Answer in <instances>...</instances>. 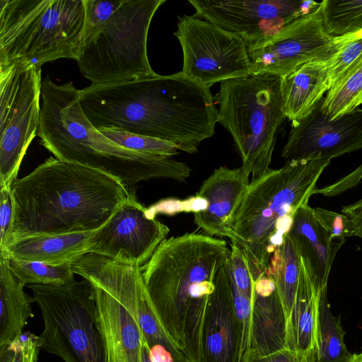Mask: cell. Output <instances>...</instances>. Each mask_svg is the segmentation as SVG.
<instances>
[{
  "label": "cell",
  "instance_id": "cell-1",
  "mask_svg": "<svg viewBox=\"0 0 362 362\" xmlns=\"http://www.w3.org/2000/svg\"><path fill=\"white\" fill-rule=\"evenodd\" d=\"M81 107L97 129L116 128L169 142L189 153L214 134L218 110L210 89L187 76L143 77L78 90Z\"/></svg>",
  "mask_w": 362,
  "mask_h": 362
},
{
  "label": "cell",
  "instance_id": "cell-2",
  "mask_svg": "<svg viewBox=\"0 0 362 362\" xmlns=\"http://www.w3.org/2000/svg\"><path fill=\"white\" fill-rule=\"evenodd\" d=\"M11 190L13 220L0 249L30 236L97 230L134 193L107 174L52 156Z\"/></svg>",
  "mask_w": 362,
  "mask_h": 362
},
{
  "label": "cell",
  "instance_id": "cell-3",
  "mask_svg": "<svg viewBox=\"0 0 362 362\" xmlns=\"http://www.w3.org/2000/svg\"><path fill=\"white\" fill-rule=\"evenodd\" d=\"M226 242L188 233L164 240L141 267L148 296L168 335L187 362H202V337Z\"/></svg>",
  "mask_w": 362,
  "mask_h": 362
},
{
  "label": "cell",
  "instance_id": "cell-4",
  "mask_svg": "<svg viewBox=\"0 0 362 362\" xmlns=\"http://www.w3.org/2000/svg\"><path fill=\"white\" fill-rule=\"evenodd\" d=\"M41 98L37 135L56 158L101 171L131 189L152 178L183 182L190 176L183 162L129 150L104 136L84 114L78 89L71 83L57 84L47 76Z\"/></svg>",
  "mask_w": 362,
  "mask_h": 362
},
{
  "label": "cell",
  "instance_id": "cell-5",
  "mask_svg": "<svg viewBox=\"0 0 362 362\" xmlns=\"http://www.w3.org/2000/svg\"><path fill=\"white\" fill-rule=\"evenodd\" d=\"M330 162L323 158L291 160L252 180L233 218L228 238L245 251L255 282L265 274L295 214L308 204Z\"/></svg>",
  "mask_w": 362,
  "mask_h": 362
},
{
  "label": "cell",
  "instance_id": "cell-6",
  "mask_svg": "<svg viewBox=\"0 0 362 362\" xmlns=\"http://www.w3.org/2000/svg\"><path fill=\"white\" fill-rule=\"evenodd\" d=\"M84 25L83 0H1L0 67L77 61Z\"/></svg>",
  "mask_w": 362,
  "mask_h": 362
},
{
  "label": "cell",
  "instance_id": "cell-7",
  "mask_svg": "<svg viewBox=\"0 0 362 362\" xmlns=\"http://www.w3.org/2000/svg\"><path fill=\"white\" fill-rule=\"evenodd\" d=\"M282 76L267 72L221 82L214 97L218 122L230 134L243 165L255 179L269 169L279 127L285 120Z\"/></svg>",
  "mask_w": 362,
  "mask_h": 362
},
{
  "label": "cell",
  "instance_id": "cell-8",
  "mask_svg": "<svg viewBox=\"0 0 362 362\" xmlns=\"http://www.w3.org/2000/svg\"><path fill=\"white\" fill-rule=\"evenodd\" d=\"M165 0H123L119 8L88 40L76 61L92 84L152 76L147 37L153 16Z\"/></svg>",
  "mask_w": 362,
  "mask_h": 362
},
{
  "label": "cell",
  "instance_id": "cell-9",
  "mask_svg": "<svg viewBox=\"0 0 362 362\" xmlns=\"http://www.w3.org/2000/svg\"><path fill=\"white\" fill-rule=\"evenodd\" d=\"M27 286L42 314L41 349L64 362H105L93 286L88 280Z\"/></svg>",
  "mask_w": 362,
  "mask_h": 362
},
{
  "label": "cell",
  "instance_id": "cell-10",
  "mask_svg": "<svg viewBox=\"0 0 362 362\" xmlns=\"http://www.w3.org/2000/svg\"><path fill=\"white\" fill-rule=\"evenodd\" d=\"M41 88V69L0 72V189L11 188L37 134Z\"/></svg>",
  "mask_w": 362,
  "mask_h": 362
},
{
  "label": "cell",
  "instance_id": "cell-11",
  "mask_svg": "<svg viewBox=\"0 0 362 362\" xmlns=\"http://www.w3.org/2000/svg\"><path fill=\"white\" fill-rule=\"evenodd\" d=\"M173 34L182 49V71L209 88L217 82L252 73L245 42L211 22L184 15L179 17Z\"/></svg>",
  "mask_w": 362,
  "mask_h": 362
},
{
  "label": "cell",
  "instance_id": "cell-12",
  "mask_svg": "<svg viewBox=\"0 0 362 362\" xmlns=\"http://www.w3.org/2000/svg\"><path fill=\"white\" fill-rule=\"evenodd\" d=\"M194 16L241 37L247 48L262 45L321 2L288 0H189Z\"/></svg>",
  "mask_w": 362,
  "mask_h": 362
},
{
  "label": "cell",
  "instance_id": "cell-13",
  "mask_svg": "<svg viewBox=\"0 0 362 362\" xmlns=\"http://www.w3.org/2000/svg\"><path fill=\"white\" fill-rule=\"evenodd\" d=\"M168 233V227L150 215L133 193L96 231L88 252L141 267Z\"/></svg>",
  "mask_w": 362,
  "mask_h": 362
},
{
  "label": "cell",
  "instance_id": "cell-14",
  "mask_svg": "<svg viewBox=\"0 0 362 362\" xmlns=\"http://www.w3.org/2000/svg\"><path fill=\"white\" fill-rule=\"evenodd\" d=\"M334 37L325 30L320 6L266 42L247 48L252 73L284 76L305 63L329 57Z\"/></svg>",
  "mask_w": 362,
  "mask_h": 362
},
{
  "label": "cell",
  "instance_id": "cell-15",
  "mask_svg": "<svg viewBox=\"0 0 362 362\" xmlns=\"http://www.w3.org/2000/svg\"><path fill=\"white\" fill-rule=\"evenodd\" d=\"M322 99L304 117L291 122L281 156L286 162L332 158L362 148V108L330 119L321 110Z\"/></svg>",
  "mask_w": 362,
  "mask_h": 362
},
{
  "label": "cell",
  "instance_id": "cell-16",
  "mask_svg": "<svg viewBox=\"0 0 362 362\" xmlns=\"http://www.w3.org/2000/svg\"><path fill=\"white\" fill-rule=\"evenodd\" d=\"M228 255L217 269L202 337V362H240L242 334L233 308Z\"/></svg>",
  "mask_w": 362,
  "mask_h": 362
},
{
  "label": "cell",
  "instance_id": "cell-17",
  "mask_svg": "<svg viewBox=\"0 0 362 362\" xmlns=\"http://www.w3.org/2000/svg\"><path fill=\"white\" fill-rule=\"evenodd\" d=\"M249 175L243 166L214 170L197 193L206 199L207 206L194 213V223L209 235L228 238L233 218L250 185Z\"/></svg>",
  "mask_w": 362,
  "mask_h": 362
},
{
  "label": "cell",
  "instance_id": "cell-18",
  "mask_svg": "<svg viewBox=\"0 0 362 362\" xmlns=\"http://www.w3.org/2000/svg\"><path fill=\"white\" fill-rule=\"evenodd\" d=\"M93 286L105 362H143L146 341L137 320L112 296Z\"/></svg>",
  "mask_w": 362,
  "mask_h": 362
},
{
  "label": "cell",
  "instance_id": "cell-19",
  "mask_svg": "<svg viewBox=\"0 0 362 362\" xmlns=\"http://www.w3.org/2000/svg\"><path fill=\"white\" fill-rule=\"evenodd\" d=\"M287 235L295 245L315 286L320 291L327 288L334 259L344 243L333 237L315 208L308 204L297 211Z\"/></svg>",
  "mask_w": 362,
  "mask_h": 362
},
{
  "label": "cell",
  "instance_id": "cell-20",
  "mask_svg": "<svg viewBox=\"0 0 362 362\" xmlns=\"http://www.w3.org/2000/svg\"><path fill=\"white\" fill-rule=\"evenodd\" d=\"M286 347V320L274 280L264 274L255 282L250 348L262 356Z\"/></svg>",
  "mask_w": 362,
  "mask_h": 362
},
{
  "label": "cell",
  "instance_id": "cell-21",
  "mask_svg": "<svg viewBox=\"0 0 362 362\" xmlns=\"http://www.w3.org/2000/svg\"><path fill=\"white\" fill-rule=\"evenodd\" d=\"M97 230L26 237L0 249V253L21 261L51 265L72 264L88 252Z\"/></svg>",
  "mask_w": 362,
  "mask_h": 362
},
{
  "label": "cell",
  "instance_id": "cell-22",
  "mask_svg": "<svg viewBox=\"0 0 362 362\" xmlns=\"http://www.w3.org/2000/svg\"><path fill=\"white\" fill-rule=\"evenodd\" d=\"M322 291L315 286L300 258L297 292L286 325V347L304 354L317 355L319 306Z\"/></svg>",
  "mask_w": 362,
  "mask_h": 362
},
{
  "label": "cell",
  "instance_id": "cell-23",
  "mask_svg": "<svg viewBox=\"0 0 362 362\" xmlns=\"http://www.w3.org/2000/svg\"><path fill=\"white\" fill-rule=\"evenodd\" d=\"M328 90L325 58L305 63L282 76L281 93L286 117L291 122L300 120Z\"/></svg>",
  "mask_w": 362,
  "mask_h": 362
},
{
  "label": "cell",
  "instance_id": "cell-24",
  "mask_svg": "<svg viewBox=\"0 0 362 362\" xmlns=\"http://www.w3.org/2000/svg\"><path fill=\"white\" fill-rule=\"evenodd\" d=\"M11 271L8 258L0 253V346L8 344L24 331L33 316V297Z\"/></svg>",
  "mask_w": 362,
  "mask_h": 362
},
{
  "label": "cell",
  "instance_id": "cell-25",
  "mask_svg": "<svg viewBox=\"0 0 362 362\" xmlns=\"http://www.w3.org/2000/svg\"><path fill=\"white\" fill-rule=\"evenodd\" d=\"M300 271V256L286 234L283 243L272 254L265 274L275 284L284 310L286 325L289 320L297 292Z\"/></svg>",
  "mask_w": 362,
  "mask_h": 362
},
{
  "label": "cell",
  "instance_id": "cell-26",
  "mask_svg": "<svg viewBox=\"0 0 362 362\" xmlns=\"http://www.w3.org/2000/svg\"><path fill=\"white\" fill-rule=\"evenodd\" d=\"M344 335L340 317L332 312L326 288L319 306L317 362H351L353 354L346 348Z\"/></svg>",
  "mask_w": 362,
  "mask_h": 362
},
{
  "label": "cell",
  "instance_id": "cell-27",
  "mask_svg": "<svg viewBox=\"0 0 362 362\" xmlns=\"http://www.w3.org/2000/svg\"><path fill=\"white\" fill-rule=\"evenodd\" d=\"M362 104V56L322 98V111L330 119L338 118Z\"/></svg>",
  "mask_w": 362,
  "mask_h": 362
},
{
  "label": "cell",
  "instance_id": "cell-28",
  "mask_svg": "<svg viewBox=\"0 0 362 362\" xmlns=\"http://www.w3.org/2000/svg\"><path fill=\"white\" fill-rule=\"evenodd\" d=\"M325 31L340 37L362 30V1L325 0L320 5Z\"/></svg>",
  "mask_w": 362,
  "mask_h": 362
},
{
  "label": "cell",
  "instance_id": "cell-29",
  "mask_svg": "<svg viewBox=\"0 0 362 362\" xmlns=\"http://www.w3.org/2000/svg\"><path fill=\"white\" fill-rule=\"evenodd\" d=\"M8 266L15 276L24 286L64 285L74 279L75 274L71 264L51 265L8 258Z\"/></svg>",
  "mask_w": 362,
  "mask_h": 362
},
{
  "label": "cell",
  "instance_id": "cell-30",
  "mask_svg": "<svg viewBox=\"0 0 362 362\" xmlns=\"http://www.w3.org/2000/svg\"><path fill=\"white\" fill-rule=\"evenodd\" d=\"M104 136L116 144L141 153L172 157L178 153L175 145L155 138L129 133L116 128L98 129Z\"/></svg>",
  "mask_w": 362,
  "mask_h": 362
},
{
  "label": "cell",
  "instance_id": "cell-31",
  "mask_svg": "<svg viewBox=\"0 0 362 362\" xmlns=\"http://www.w3.org/2000/svg\"><path fill=\"white\" fill-rule=\"evenodd\" d=\"M362 56V37L337 48L325 58L329 90L354 66Z\"/></svg>",
  "mask_w": 362,
  "mask_h": 362
},
{
  "label": "cell",
  "instance_id": "cell-32",
  "mask_svg": "<svg viewBox=\"0 0 362 362\" xmlns=\"http://www.w3.org/2000/svg\"><path fill=\"white\" fill-rule=\"evenodd\" d=\"M40 349V337L23 332L12 342L0 346V362H37Z\"/></svg>",
  "mask_w": 362,
  "mask_h": 362
},
{
  "label": "cell",
  "instance_id": "cell-33",
  "mask_svg": "<svg viewBox=\"0 0 362 362\" xmlns=\"http://www.w3.org/2000/svg\"><path fill=\"white\" fill-rule=\"evenodd\" d=\"M228 264L230 277L238 288L252 301L254 298L255 280L244 249L232 243Z\"/></svg>",
  "mask_w": 362,
  "mask_h": 362
},
{
  "label": "cell",
  "instance_id": "cell-34",
  "mask_svg": "<svg viewBox=\"0 0 362 362\" xmlns=\"http://www.w3.org/2000/svg\"><path fill=\"white\" fill-rule=\"evenodd\" d=\"M123 0H83L85 25L83 42L90 39L119 8Z\"/></svg>",
  "mask_w": 362,
  "mask_h": 362
},
{
  "label": "cell",
  "instance_id": "cell-35",
  "mask_svg": "<svg viewBox=\"0 0 362 362\" xmlns=\"http://www.w3.org/2000/svg\"><path fill=\"white\" fill-rule=\"evenodd\" d=\"M230 271V270H229ZM233 308L242 334V356L250 348L252 301L235 286L231 277Z\"/></svg>",
  "mask_w": 362,
  "mask_h": 362
},
{
  "label": "cell",
  "instance_id": "cell-36",
  "mask_svg": "<svg viewBox=\"0 0 362 362\" xmlns=\"http://www.w3.org/2000/svg\"><path fill=\"white\" fill-rule=\"evenodd\" d=\"M315 211L335 239L344 243L347 238L353 236V226L346 215L320 207H315Z\"/></svg>",
  "mask_w": 362,
  "mask_h": 362
},
{
  "label": "cell",
  "instance_id": "cell-37",
  "mask_svg": "<svg viewBox=\"0 0 362 362\" xmlns=\"http://www.w3.org/2000/svg\"><path fill=\"white\" fill-rule=\"evenodd\" d=\"M240 362H317V355H307L286 347L262 356L249 348L242 356Z\"/></svg>",
  "mask_w": 362,
  "mask_h": 362
},
{
  "label": "cell",
  "instance_id": "cell-38",
  "mask_svg": "<svg viewBox=\"0 0 362 362\" xmlns=\"http://www.w3.org/2000/svg\"><path fill=\"white\" fill-rule=\"evenodd\" d=\"M361 180L362 163L333 183L317 188L315 194H321L328 197H337L356 187Z\"/></svg>",
  "mask_w": 362,
  "mask_h": 362
},
{
  "label": "cell",
  "instance_id": "cell-39",
  "mask_svg": "<svg viewBox=\"0 0 362 362\" xmlns=\"http://www.w3.org/2000/svg\"><path fill=\"white\" fill-rule=\"evenodd\" d=\"M0 248L10 235L14 214V204L11 189H0Z\"/></svg>",
  "mask_w": 362,
  "mask_h": 362
},
{
  "label": "cell",
  "instance_id": "cell-40",
  "mask_svg": "<svg viewBox=\"0 0 362 362\" xmlns=\"http://www.w3.org/2000/svg\"><path fill=\"white\" fill-rule=\"evenodd\" d=\"M341 213L346 215L351 222L354 229L353 236L362 238V198L343 206Z\"/></svg>",
  "mask_w": 362,
  "mask_h": 362
},
{
  "label": "cell",
  "instance_id": "cell-41",
  "mask_svg": "<svg viewBox=\"0 0 362 362\" xmlns=\"http://www.w3.org/2000/svg\"><path fill=\"white\" fill-rule=\"evenodd\" d=\"M361 37H362V30L353 34H349L340 37H334L333 40V45L335 49H337V48L344 45L347 42Z\"/></svg>",
  "mask_w": 362,
  "mask_h": 362
},
{
  "label": "cell",
  "instance_id": "cell-42",
  "mask_svg": "<svg viewBox=\"0 0 362 362\" xmlns=\"http://www.w3.org/2000/svg\"><path fill=\"white\" fill-rule=\"evenodd\" d=\"M142 360L143 362H153L151 357L150 349L146 341H145L143 346Z\"/></svg>",
  "mask_w": 362,
  "mask_h": 362
},
{
  "label": "cell",
  "instance_id": "cell-43",
  "mask_svg": "<svg viewBox=\"0 0 362 362\" xmlns=\"http://www.w3.org/2000/svg\"><path fill=\"white\" fill-rule=\"evenodd\" d=\"M351 362H362V351L359 354H353Z\"/></svg>",
  "mask_w": 362,
  "mask_h": 362
}]
</instances>
